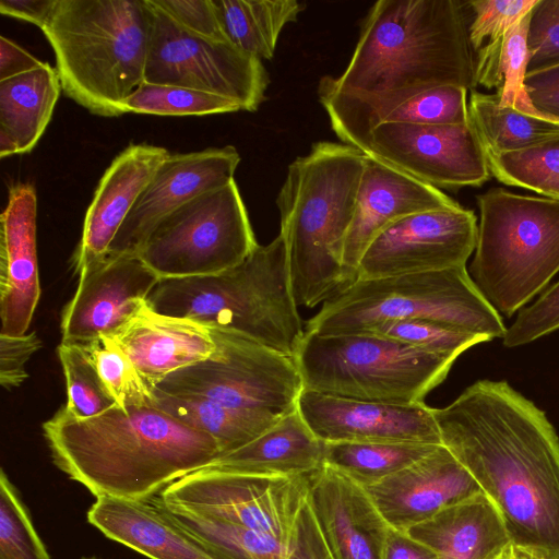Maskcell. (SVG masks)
Masks as SVG:
<instances>
[{
	"instance_id": "ffe728a7",
	"label": "cell",
	"mask_w": 559,
	"mask_h": 559,
	"mask_svg": "<svg viewBox=\"0 0 559 559\" xmlns=\"http://www.w3.org/2000/svg\"><path fill=\"white\" fill-rule=\"evenodd\" d=\"M366 489L390 528L402 533L445 508L484 493L443 444Z\"/></svg>"
},
{
	"instance_id": "4fadbf2b",
	"label": "cell",
	"mask_w": 559,
	"mask_h": 559,
	"mask_svg": "<svg viewBox=\"0 0 559 559\" xmlns=\"http://www.w3.org/2000/svg\"><path fill=\"white\" fill-rule=\"evenodd\" d=\"M145 82L215 94L255 111L265 99L270 79L262 60L227 40L194 35L173 21L154 0Z\"/></svg>"
},
{
	"instance_id": "603a6c76",
	"label": "cell",
	"mask_w": 559,
	"mask_h": 559,
	"mask_svg": "<svg viewBox=\"0 0 559 559\" xmlns=\"http://www.w3.org/2000/svg\"><path fill=\"white\" fill-rule=\"evenodd\" d=\"M169 155L165 147L140 143L128 145L114 158L86 210L73 257L75 273L105 259L131 209Z\"/></svg>"
},
{
	"instance_id": "ba28073f",
	"label": "cell",
	"mask_w": 559,
	"mask_h": 559,
	"mask_svg": "<svg viewBox=\"0 0 559 559\" xmlns=\"http://www.w3.org/2000/svg\"><path fill=\"white\" fill-rule=\"evenodd\" d=\"M409 319L441 322L489 341L502 338L507 331L466 266L357 280L324 301L306 331L320 335L367 333L384 322Z\"/></svg>"
},
{
	"instance_id": "1f68e13d",
	"label": "cell",
	"mask_w": 559,
	"mask_h": 559,
	"mask_svg": "<svg viewBox=\"0 0 559 559\" xmlns=\"http://www.w3.org/2000/svg\"><path fill=\"white\" fill-rule=\"evenodd\" d=\"M468 111L485 153L513 152L559 139V120L501 106L496 94L473 90Z\"/></svg>"
},
{
	"instance_id": "681fc988",
	"label": "cell",
	"mask_w": 559,
	"mask_h": 559,
	"mask_svg": "<svg viewBox=\"0 0 559 559\" xmlns=\"http://www.w3.org/2000/svg\"><path fill=\"white\" fill-rule=\"evenodd\" d=\"M57 0H0L3 15L22 20L41 28L48 21Z\"/></svg>"
},
{
	"instance_id": "3957f363",
	"label": "cell",
	"mask_w": 559,
	"mask_h": 559,
	"mask_svg": "<svg viewBox=\"0 0 559 559\" xmlns=\"http://www.w3.org/2000/svg\"><path fill=\"white\" fill-rule=\"evenodd\" d=\"M52 463L96 498L150 500L222 454L217 441L152 405L86 419L64 407L43 424Z\"/></svg>"
},
{
	"instance_id": "5b68a950",
	"label": "cell",
	"mask_w": 559,
	"mask_h": 559,
	"mask_svg": "<svg viewBox=\"0 0 559 559\" xmlns=\"http://www.w3.org/2000/svg\"><path fill=\"white\" fill-rule=\"evenodd\" d=\"M62 92L93 115L118 117L145 81L147 0H57L40 28Z\"/></svg>"
},
{
	"instance_id": "d590c367",
	"label": "cell",
	"mask_w": 559,
	"mask_h": 559,
	"mask_svg": "<svg viewBox=\"0 0 559 559\" xmlns=\"http://www.w3.org/2000/svg\"><path fill=\"white\" fill-rule=\"evenodd\" d=\"M124 114L206 116L241 110L225 97L188 87L143 82L123 103Z\"/></svg>"
},
{
	"instance_id": "4316f807",
	"label": "cell",
	"mask_w": 559,
	"mask_h": 559,
	"mask_svg": "<svg viewBox=\"0 0 559 559\" xmlns=\"http://www.w3.org/2000/svg\"><path fill=\"white\" fill-rule=\"evenodd\" d=\"M324 464V442L298 408L247 444L217 456L209 467L258 476H305Z\"/></svg>"
},
{
	"instance_id": "db71d44e",
	"label": "cell",
	"mask_w": 559,
	"mask_h": 559,
	"mask_svg": "<svg viewBox=\"0 0 559 559\" xmlns=\"http://www.w3.org/2000/svg\"><path fill=\"white\" fill-rule=\"evenodd\" d=\"M80 559H102V558L96 557V556H83Z\"/></svg>"
},
{
	"instance_id": "9a60e30c",
	"label": "cell",
	"mask_w": 559,
	"mask_h": 559,
	"mask_svg": "<svg viewBox=\"0 0 559 559\" xmlns=\"http://www.w3.org/2000/svg\"><path fill=\"white\" fill-rule=\"evenodd\" d=\"M365 154L438 189L479 187L491 176L471 121L442 126L383 122L371 132Z\"/></svg>"
},
{
	"instance_id": "f35d334b",
	"label": "cell",
	"mask_w": 559,
	"mask_h": 559,
	"mask_svg": "<svg viewBox=\"0 0 559 559\" xmlns=\"http://www.w3.org/2000/svg\"><path fill=\"white\" fill-rule=\"evenodd\" d=\"M0 559H51L20 491L0 473Z\"/></svg>"
},
{
	"instance_id": "f546056e",
	"label": "cell",
	"mask_w": 559,
	"mask_h": 559,
	"mask_svg": "<svg viewBox=\"0 0 559 559\" xmlns=\"http://www.w3.org/2000/svg\"><path fill=\"white\" fill-rule=\"evenodd\" d=\"M152 404L213 437L222 454L252 441L282 417L234 408L205 399L173 395L158 389H153Z\"/></svg>"
},
{
	"instance_id": "ab89813d",
	"label": "cell",
	"mask_w": 559,
	"mask_h": 559,
	"mask_svg": "<svg viewBox=\"0 0 559 559\" xmlns=\"http://www.w3.org/2000/svg\"><path fill=\"white\" fill-rule=\"evenodd\" d=\"M367 333L379 334L454 359L469 347L489 341L485 336L426 319L389 321Z\"/></svg>"
},
{
	"instance_id": "d4e9b609",
	"label": "cell",
	"mask_w": 559,
	"mask_h": 559,
	"mask_svg": "<svg viewBox=\"0 0 559 559\" xmlns=\"http://www.w3.org/2000/svg\"><path fill=\"white\" fill-rule=\"evenodd\" d=\"M86 515L106 537L150 559H223L180 526L156 497H99Z\"/></svg>"
},
{
	"instance_id": "484cf974",
	"label": "cell",
	"mask_w": 559,
	"mask_h": 559,
	"mask_svg": "<svg viewBox=\"0 0 559 559\" xmlns=\"http://www.w3.org/2000/svg\"><path fill=\"white\" fill-rule=\"evenodd\" d=\"M406 534L438 559H500L512 544L498 509L485 493L443 509Z\"/></svg>"
},
{
	"instance_id": "44dd1931",
	"label": "cell",
	"mask_w": 559,
	"mask_h": 559,
	"mask_svg": "<svg viewBox=\"0 0 559 559\" xmlns=\"http://www.w3.org/2000/svg\"><path fill=\"white\" fill-rule=\"evenodd\" d=\"M308 501L332 559H383L390 526L367 489L323 464L308 476Z\"/></svg>"
},
{
	"instance_id": "f6af8a7d",
	"label": "cell",
	"mask_w": 559,
	"mask_h": 559,
	"mask_svg": "<svg viewBox=\"0 0 559 559\" xmlns=\"http://www.w3.org/2000/svg\"><path fill=\"white\" fill-rule=\"evenodd\" d=\"M173 21L189 33L227 40L213 0H154Z\"/></svg>"
},
{
	"instance_id": "d6986e66",
	"label": "cell",
	"mask_w": 559,
	"mask_h": 559,
	"mask_svg": "<svg viewBox=\"0 0 559 559\" xmlns=\"http://www.w3.org/2000/svg\"><path fill=\"white\" fill-rule=\"evenodd\" d=\"M457 205L440 189L366 155L356 209L343 247L349 285L357 280L366 248L388 226L413 214Z\"/></svg>"
},
{
	"instance_id": "7c38bea8",
	"label": "cell",
	"mask_w": 559,
	"mask_h": 559,
	"mask_svg": "<svg viewBox=\"0 0 559 559\" xmlns=\"http://www.w3.org/2000/svg\"><path fill=\"white\" fill-rule=\"evenodd\" d=\"M210 330L212 355L171 372L155 389L277 417L297 408L305 388L293 356L233 331Z\"/></svg>"
},
{
	"instance_id": "277c9868",
	"label": "cell",
	"mask_w": 559,
	"mask_h": 559,
	"mask_svg": "<svg viewBox=\"0 0 559 559\" xmlns=\"http://www.w3.org/2000/svg\"><path fill=\"white\" fill-rule=\"evenodd\" d=\"M365 156L354 146L320 141L288 166L276 205L297 307L312 308L349 286L343 247Z\"/></svg>"
},
{
	"instance_id": "7402d4cb",
	"label": "cell",
	"mask_w": 559,
	"mask_h": 559,
	"mask_svg": "<svg viewBox=\"0 0 559 559\" xmlns=\"http://www.w3.org/2000/svg\"><path fill=\"white\" fill-rule=\"evenodd\" d=\"M36 215L33 185L11 186L0 217V334H25L40 297Z\"/></svg>"
},
{
	"instance_id": "bcb514c9",
	"label": "cell",
	"mask_w": 559,
	"mask_h": 559,
	"mask_svg": "<svg viewBox=\"0 0 559 559\" xmlns=\"http://www.w3.org/2000/svg\"><path fill=\"white\" fill-rule=\"evenodd\" d=\"M40 347L41 341L35 332L16 336L0 334V382L5 390L24 382L25 365Z\"/></svg>"
},
{
	"instance_id": "7dc6e473",
	"label": "cell",
	"mask_w": 559,
	"mask_h": 559,
	"mask_svg": "<svg viewBox=\"0 0 559 559\" xmlns=\"http://www.w3.org/2000/svg\"><path fill=\"white\" fill-rule=\"evenodd\" d=\"M525 87L539 115L559 120V64L528 72Z\"/></svg>"
},
{
	"instance_id": "e575fe53",
	"label": "cell",
	"mask_w": 559,
	"mask_h": 559,
	"mask_svg": "<svg viewBox=\"0 0 559 559\" xmlns=\"http://www.w3.org/2000/svg\"><path fill=\"white\" fill-rule=\"evenodd\" d=\"M500 182L559 199V139L506 153H485Z\"/></svg>"
},
{
	"instance_id": "f5cc1de1",
	"label": "cell",
	"mask_w": 559,
	"mask_h": 559,
	"mask_svg": "<svg viewBox=\"0 0 559 559\" xmlns=\"http://www.w3.org/2000/svg\"><path fill=\"white\" fill-rule=\"evenodd\" d=\"M500 559H545L511 544Z\"/></svg>"
},
{
	"instance_id": "cb8c5ba5",
	"label": "cell",
	"mask_w": 559,
	"mask_h": 559,
	"mask_svg": "<svg viewBox=\"0 0 559 559\" xmlns=\"http://www.w3.org/2000/svg\"><path fill=\"white\" fill-rule=\"evenodd\" d=\"M109 337L151 389L171 372L209 358L215 349L210 328L156 312L146 304Z\"/></svg>"
},
{
	"instance_id": "816d5d0a",
	"label": "cell",
	"mask_w": 559,
	"mask_h": 559,
	"mask_svg": "<svg viewBox=\"0 0 559 559\" xmlns=\"http://www.w3.org/2000/svg\"><path fill=\"white\" fill-rule=\"evenodd\" d=\"M20 154L16 141L7 132L0 130V157Z\"/></svg>"
},
{
	"instance_id": "8d00e7d4",
	"label": "cell",
	"mask_w": 559,
	"mask_h": 559,
	"mask_svg": "<svg viewBox=\"0 0 559 559\" xmlns=\"http://www.w3.org/2000/svg\"><path fill=\"white\" fill-rule=\"evenodd\" d=\"M67 385L64 409L73 417H95L117 405L106 390L86 347L61 342L57 349Z\"/></svg>"
},
{
	"instance_id": "836d02e7",
	"label": "cell",
	"mask_w": 559,
	"mask_h": 559,
	"mask_svg": "<svg viewBox=\"0 0 559 559\" xmlns=\"http://www.w3.org/2000/svg\"><path fill=\"white\" fill-rule=\"evenodd\" d=\"M438 444L324 443V464L368 488L430 453Z\"/></svg>"
},
{
	"instance_id": "30bf717a",
	"label": "cell",
	"mask_w": 559,
	"mask_h": 559,
	"mask_svg": "<svg viewBox=\"0 0 559 559\" xmlns=\"http://www.w3.org/2000/svg\"><path fill=\"white\" fill-rule=\"evenodd\" d=\"M308 475L258 476L205 466L168 485L162 502L290 545L325 546L308 501Z\"/></svg>"
},
{
	"instance_id": "4dcf8cb0",
	"label": "cell",
	"mask_w": 559,
	"mask_h": 559,
	"mask_svg": "<svg viewBox=\"0 0 559 559\" xmlns=\"http://www.w3.org/2000/svg\"><path fill=\"white\" fill-rule=\"evenodd\" d=\"M531 14L532 11L476 52L474 85L496 90L501 106L537 112L525 87Z\"/></svg>"
},
{
	"instance_id": "5bb4252c",
	"label": "cell",
	"mask_w": 559,
	"mask_h": 559,
	"mask_svg": "<svg viewBox=\"0 0 559 559\" xmlns=\"http://www.w3.org/2000/svg\"><path fill=\"white\" fill-rule=\"evenodd\" d=\"M477 234L475 213L460 204L406 216L368 245L358 264L357 280L466 266L475 251Z\"/></svg>"
},
{
	"instance_id": "52a82bcc",
	"label": "cell",
	"mask_w": 559,
	"mask_h": 559,
	"mask_svg": "<svg viewBox=\"0 0 559 559\" xmlns=\"http://www.w3.org/2000/svg\"><path fill=\"white\" fill-rule=\"evenodd\" d=\"M477 204L469 275L496 311L511 318L559 272V199L492 188Z\"/></svg>"
},
{
	"instance_id": "e0dca14e",
	"label": "cell",
	"mask_w": 559,
	"mask_h": 559,
	"mask_svg": "<svg viewBox=\"0 0 559 559\" xmlns=\"http://www.w3.org/2000/svg\"><path fill=\"white\" fill-rule=\"evenodd\" d=\"M235 146L170 154L131 209L106 257L138 254L155 226L178 207L234 179Z\"/></svg>"
},
{
	"instance_id": "2e32d148",
	"label": "cell",
	"mask_w": 559,
	"mask_h": 559,
	"mask_svg": "<svg viewBox=\"0 0 559 559\" xmlns=\"http://www.w3.org/2000/svg\"><path fill=\"white\" fill-rule=\"evenodd\" d=\"M62 312V342L88 346L111 336L145 304L160 280L138 254L105 257L79 274Z\"/></svg>"
},
{
	"instance_id": "f1b7e54d",
	"label": "cell",
	"mask_w": 559,
	"mask_h": 559,
	"mask_svg": "<svg viewBox=\"0 0 559 559\" xmlns=\"http://www.w3.org/2000/svg\"><path fill=\"white\" fill-rule=\"evenodd\" d=\"M165 508L180 526L223 559H332L324 545H290L225 521Z\"/></svg>"
},
{
	"instance_id": "f907efd6",
	"label": "cell",
	"mask_w": 559,
	"mask_h": 559,
	"mask_svg": "<svg viewBox=\"0 0 559 559\" xmlns=\"http://www.w3.org/2000/svg\"><path fill=\"white\" fill-rule=\"evenodd\" d=\"M383 559H438L432 550L402 533L390 528Z\"/></svg>"
},
{
	"instance_id": "8992f818",
	"label": "cell",
	"mask_w": 559,
	"mask_h": 559,
	"mask_svg": "<svg viewBox=\"0 0 559 559\" xmlns=\"http://www.w3.org/2000/svg\"><path fill=\"white\" fill-rule=\"evenodd\" d=\"M146 305L163 314L239 333L293 357L306 332L292 295L286 246L280 234L221 273L159 280Z\"/></svg>"
},
{
	"instance_id": "8fae6325",
	"label": "cell",
	"mask_w": 559,
	"mask_h": 559,
	"mask_svg": "<svg viewBox=\"0 0 559 559\" xmlns=\"http://www.w3.org/2000/svg\"><path fill=\"white\" fill-rule=\"evenodd\" d=\"M259 246L235 179L202 193L163 218L138 255L160 278L221 273Z\"/></svg>"
},
{
	"instance_id": "74e56055",
	"label": "cell",
	"mask_w": 559,
	"mask_h": 559,
	"mask_svg": "<svg viewBox=\"0 0 559 559\" xmlns=\"http://www.w3.org/2000/svg\"><path fill=\"white\" fill-rule=\"evenodd\" d=\"M86 349L117 406L127 409L152 405L153 389L143 381L131 359L111 337L103 336Z\"/></svg>"
},
{
	"instance_id": "ee69618b",
	"label": "cell",
	"mask_w": 559,
	"mask_h": 559,
	"mask_svg": "<svg viewBox=\"0 0 559 559\" xmlns=\"http://www.w3.org/2000/svg\"><path fill=\"white\" fill-rule=\"evenodd\" d=\"M527 73L559 64V0H538L532 10Z\"/></svg>"
},
{
	"instance_id": "83f0119b",
	"label": "cell",
	"mask_w": 559,
	"mask_h": 559,
	"mask_svg": "<svg viewBox=\"0 0 559 559\" xmlns=\"http://www.w3.org/2000/svg\"><path fill=\"white\" fill-rule=\"evenodd\" d=\"M61 88L56 68L48 62L27 73L0 81V130L31 152L44 134Z\"/></svg>"
},
{
	"instance_id": "60d3db41",
	"label": "cell",
	"mask_w": 559,
	"mask_h": 559,
	"mask_svg": "<svg viewBox=\"0 0 559 559\" xmlns=\"http://www.w3.org/2000/svg\"><path fill=\"white\" fill-rule=\"evenodd\" d=\"M466 94V88L455 85L427 90L402 104L384 122L424 126L468 123Z\"/></svg>"
},
{
	"instance_id": "b9f144b4",
	"label": "cell",
	"mask_w": 559,
	"mask_h": 559,
	"mask_svg": "<svg viewBox=\"0 0 559 559\" xmlns=\"http://www.w3.org/2000/svg\"><path fill=\"white\" fill-rule=\"evenodd\" d=\"M538 0H473L467 5L474 13L468 25L472 48L478 51L485 40L495 39L533 10Z\"/></svg>"
},
{
	"instance_id": "7bdbcfd3",
	"label": "cell",
	"mask_w": 559,
	"mask_h": 559,
	"mask_svg": "<svg viewBox=\"0 0 559 559\" xmlns=\"http://www.w3.org/2000/svg\"><path fill=\"white\" fill-rule=\"evenodd\" d=\"M559 329V281L522 308L502 337L506 347L526 345Z\"/></svg>"
},
{
	"instance_id": "7a4b0ae2",
	"label": "cell",
	"mask_w": 559,
	"mask_h": 559,
	"mask_svg": "<svg viewBox=\"0 0 559 559\" xmlns=\"http://www.w3.org/2000/svg\"><path fill=\"white\" fill-rule=\"evenodd\" d=\"M441 443L498 509L511 543L559 559V438L506 381L479 380L432 408Z\"/></svg>"
},
{
	"instance_id": "c3c4849f",
	"label": "cell",
	"mask_w": 559,
	"mask_h": 559,
	"mask_svg": "<svg viewBox=\"0 0 559 559\" xmlns=\"http://www.w3.org/2000/svg\"><path fill=\"white\" fill-rule=\"evenodd\" d=\"M44 64L10 38L0 36V81L17 76Z\"/></svg>"
},
{
	"instance_id": "d6a6232c",
	"label": "cell",
	"mask_w": 559,
	"mask_h": 559,
	"mask_svg": "<svg viewBox=\"0 0 559 559\" xmlns=\"http://www.w3.org/2000/svg\"><path fill=\"white\" fill-rule=\"evenodd\" d=\"M229 43L260 60L274 56L281 32L304 10L296 0H213Z\"/></svg>"
},
{
	"instance_id": "6da1fadb",
	"label": "cell",
	"mask_w": 559,
	"mask_h": 559,
	"mask_svg": "<svg viewBox=\"0 0 559 559\" xmlns=\"http://www.w3.org/2000/svg\"><path fill=\"white\" fill-rule=\"evenodd\" d=\"M466 7L457 0L372 4L345 70L318 85L342 143L366 153L373 129L408 99L443 85L475 87Z\"/></svg>"
},
{
	"instance_id": "9c48e42d",
	"label": "cell",
	"mask_w": 559,
	"mask_h": 559,
	"mask_svg": "<svg viewBox=\"0 0 559 559\" xmlns=\"http://www.w3.org/2000/svg\"><path fill=\"white\" fill-rule=\"evenodd\" d=\"M294 358L307 390L397 405L424 403L455 361L379 334L307 331Z\"/></svg>"
},
{
	"instance_id": "ac0fdd59",
	"label": "cell",
	"mask_w": 559,
	"mask_h": 559,
	"mask_svg": "<svg viewBox=\"0 0 559 559\" xmlns=\"http://www.w3.org/2000/svg\"><path fill=\"white\" fill-rule=\"evenodd\" d=\"M297 408L314 436L324 443L442 444L432 408L424 403L384 404L304 389Z\"/></svg>"
}]
</instances>
